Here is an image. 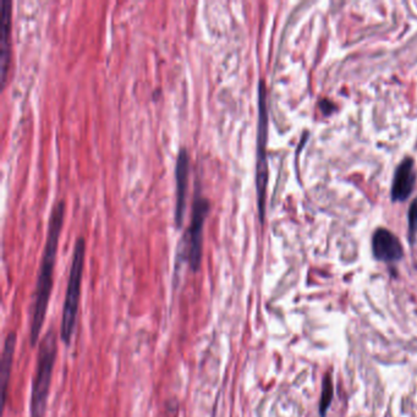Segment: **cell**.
<instances>
[{
	"label": "cell",
	"instance_id": "cell-1",
	"mask_svg": "<svg viewBox=\"0 0 417 417\" xmlns=\"http://www.w3.org/2000/svg\"><path fill=\"white\" fill-rule=\"evenodd\" d=\"M64 201L56 202L50 214L47 241H45L44 252H43L41 265H39L38 279H37L36 293H34V304L30 332L31 344L33 346L39 341V335H41L43 323H44L45 315H47L51 288H53L54 267H55L59 238L60 233H61L62 223H64Z\"/></svg>",
	"mask_w": 417,
	"mask_h": 417
},
{
	"label": "cell",
	"instance_id": "cell-2",
	"mask_svg": "<svg viewBox=\"0 0 417 417\" xmlns=\"http://www.w3.org/2000/svg\"><path fill=\"white\" fill-rule=\"evenodd\" d=\"M56 334L49 329L39 341L34 372L32 393H31V417H44L49 396L51 376L56 359Z\"/></svg>",
	"mask_w": 417,
	"mask_h": 417
},
{
	"label": "cell",
	"instance_id": "cell-3",
	"mask_svg": "<svg viewBox=\"0 0 417 417\" xmlns=\"http://www.w3.org/2000/svg\"><path fill=\"white\" fill-rule=\"evenodd\" d=\"M85 250V239L79 238L76 240L75 248H74L73 262H71L66 295H65L64 301V310H62L61 327H60V338H61L65 345H68L71 342V338H73V334L76 328L77 311H79L82 276H84Z\"/></svg>",
	"mask_w": 417,
	"mask_h": 417
},
{
	"label": "cell",
	"instance_id": "cell-4",
	"mask_svg": "<svg viewBox=\"0 0 417 417\" xmlns=\"http://www.w3.org/2000/svg\"><path fill=\"white\" fill-rule=\"evenodd\" d=\"M257 168H256V185L257 197H258V210L261 219L264 217L265 188L268 181L267 168V136H268V114L267 101H265L264 82H259V118H258V135H257Z\"/></svg>",
	"mask_w": 417,
	"mask_h": 417
},
{
	"label": "cell",
	"instance_id": "cell-5",
	"mask_svg": "<svg viewBox=\"0 0 417 417\" xmlns=\"http://www.w3.org/2000/svg\"><path fill=\"white\" fill-rule=\"evenodd\" d=\"M210 211V202L204 196L197 193L193 199L192 216H191L190 227L185 233L186 246L185 252L187 253V261L193 270H197L201 264L202 258V241H203V224L207 213Z\"/></svg>",
	"mask_w": 417,
	"mask_h": 417
},
{
	"label": "cell",
	"instance_id": "cell-6",
	"mask_svg": "<svg viewBox=\"0 0 417 417\" xmlns=\"http://www.w3.org/2000/svg\"><path fill=\"white\" fill-rule=\"evenodd\" d=\"M188 171H190V156L186 148H180L176 161V203H175V223L181 227L184 221L185 205L188 184Z\"/></svg>",
	"mask_w": 417,
	"mask_h": 417
},
{
	"label": "cell",
	"instance_id": "cell-7",
	"mask_svg": "<svg viewBox=\"0 0 417 417\" xmlns=\"http://www.w3.org/2000/svg\"><path fill=\"white\" fill-rule=\"evenodd\" d=\"M373 255L378 261L395 262L402 257V246L399 239L389 230L377 229L372 238Z\"/></svg>",
	"mask_w": 417,
	"mask_h": 417
},
{
	"label": "cell",
	"instance_id": "cell-8",
	"mask_svg": "<svg viewBox=\"0 0 417 417\" xmlns=\"http://www.w3.org/2000/svg\"><path fill=\"white\" fill-rule=\"evenodd\" d=\"M11 43V2L0 0V66H2L3 84L7 80L10 65Z\"/></svg>",
	"mask_w": 417,
	"mask_h": 417
},
{
	"label": "cell",
	"instance_id": "cell-9",
	"mask_svg": "<svg viewBox=\"0 0 417 417\" xmlns=\"http://www.w3.org/2000/svg\"><path fill=\"white\" fill-rule=\"evenodd\" d=\"M416 181L415 164L411 158H405L395 171L393 180V201H405L413 191Z\"/></svg>",
	"mask_w": 417,
	"mask_h": 417
},
{
	"label": "cell",
	"instance_id": "cell-10",
	"mask_svg": "<svg viewBox=\"0 0 417 417\" xmlns=\"http://www.w3.org/2000/svg\"><path fill=\"white\" fill-rule=\"evenodd\" d=\"M16 348V334L10 333L7 336L5 340L4 349H3V358H2V367H0V377H2V388H3V400H7L8 396V385L10 381L11 366H13L14 355H15Z\"/></svg>",
	"mask_w": 417,
	"mask_h": 417
},
{
	"label": "cell",
	"instance_id": "cell-11",
	"mask_svg": "<svg viewBox=\"0 0 417 417\" xmlns=\"http://www.w3.org/2000/svg\"><path fill=\"white\" fill-rule=\"evenodd\" d=\"M333 400V382L329 375H325L323 379V387H322V396L319 401V413L321 417H325L328 409Z\"/></svg>",
	"mask_w": 417,
	"mask_h": 417
},
{
	"label": "cell",
	"instance_id": "cell-12",
	"mask_svg": "<svg viewBox=\"0 0 417 417\" xmlns=\"http://www.w3.org/2000/svg\"><path fill=\"white\" fill-rule=\"evenodd\" d=\"M417 231V198L413 199V202L410 205L409 210V234L410 239L412 240Z\"/></svg>",
	"mask_w": 417,
	"mask_h": 417
},
{
	"label": "cell",
	"instance_id": "cell-13",
	"mask_svg": "<svg viewBox=\"0 0 417 417\" xmlns=\"http://www.w3.org/2000/svg\"><path fill=\"white\" fill-rule=\"evenodd\" d=\"M321 108H322V110L324 111V114H330L334 110V108H335V107H334V105L329 101H322L321 102Z\"/></svg>",
	"mask_w": 417,
	"mask_h": 417
}]
</instances>
